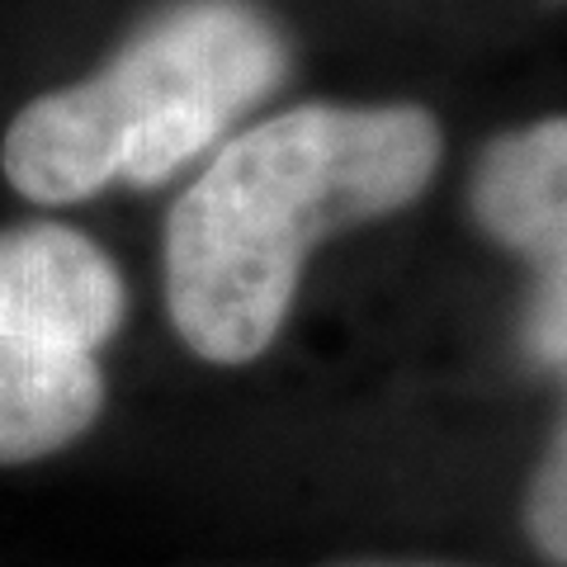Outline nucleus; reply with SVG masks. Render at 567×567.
Instances as JSON below:
<instances>
[{"instance_id":"5","label":"nucleus","mask_w":567,"mask_h":567,"mask_svg":"<svg viewBox=\"0 0 567 567\" xmlns=\"http://www.w3.org/2000/svg\"><path fill=\"white\" fill-rule=\"evenodd\" d=\"M520 529L525 544L548 567H567V402L548 425L535 468L525 477L520 496Z\"/></svg>"},{"instance_id":"4","label":"nucleus","mask_w":567,"mask_h":567,"mask_svg":"<svg viewBox=\"0 0 567 567\" xmlns=\"http://www.w3.org/2000/svg\"><path fill=\"white\" fill-rule=\"evenodd\" d=\"M473 223L525 275L520 346L539 369L567 374V114L496 133L473 162Z\"/></svg>"},{"instance_id":"6","label":"nucleus","mask_w":567,"mask_h":567,"mask_svg":"<svg viewBox=\"0 0 567 567\" xmlns=\"http://www.w3.org/2000/svg\"><path fill=\"white\" fill-rule=\"evenodd\" d=\"M331 567H445V563H402V558H360V563H331Z\"/></svg>"},{"instance_id":"1","label":"nucleus","mask_w":567,"mask_h":567,"mask_svg":"<svg viewBox=\"0 0 567 567\" xmlns=\"http://www.w3.org/2000/svg\"><path fill=\"white\" fill-rule=\"evenodd\" d=\"M440 162L445 133L425 104L308 100L246 123L166 213L162 284L181 346L218 369L256 364L289 327L317 246L412 208Z\"/></svg>"},{"instance_id":"2","label":"nucleus","mask_w":567,"mask_h":567,"mask_svg":"<svg viewBox=\"0 0 567 567\" xmlns=\"http://www.w3.org/2000/svg\"><path fill=\"white\" fill-rule=\"evenodd\" d=\"M284 76L289 39L256 0H171L100 71L29 100L0 142V171L43 208L114 185L156 189L218 152Z\"/></svg>"},{"instance_id":"3","label":"nucleus","mask_w":567,"mask_h":567,"mask_svg":"<svg viewBox=\"0 0 567 567\" xmlns=\"http://www.w3.org/2000/svg\"><path fill=\"white\" fill-rule=\"evenodd\" d=\"M128 322V279L71 223L0 233V468L95 431L110 402L100 350Z\"/></svg>"}]
</instances>
